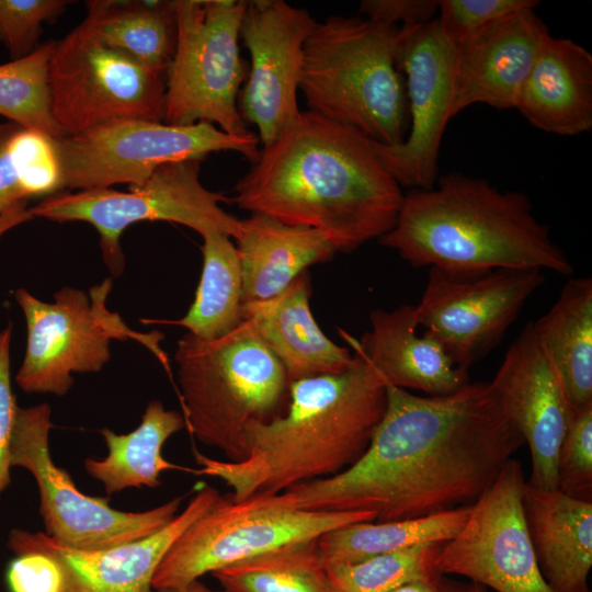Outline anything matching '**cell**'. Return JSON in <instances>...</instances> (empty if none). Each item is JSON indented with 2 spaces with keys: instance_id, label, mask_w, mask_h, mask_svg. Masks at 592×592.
I'll return each instance as SVG.
<instances>
[{
  "instance_id": "2e32d148",
  "label": "cell",
  "mask_w": 592,
  "mask_h": 592,
  "mask_svg": "<svg viewBox=\"0 0 592 592\" xmlns=\"http://www.w3.org/2000/svg\"><path fill=\"white\" fill-rule=\"evenodd\" d=\"M397 65L406 76L410 132L399 145H373L401 187L428 190L439 179L442 138L453 117L454 46L436 19L400 27Z\"/></svg>"
},
{
  "instance_id": "d4e9b609",
  "label": "cell",
  "mask_w": 592,
  "mask_h": 592,
  "mask_svg": "<svg viewBox=\"0 0 592 592\" xmlns=\"http://www.w3.org/2000/svg\"><path fill=\"white\" fill-rule=\"evenodd\" d=\"M237 241L242 305L281 294L303 272L337 252L318 230L251 213L241 220Z\"/></svg>"
},
{
  "instance_id": "ba28073f",
  "label": "cell",
  "mask_w": 592,
  "mask_h": 592,
  "mask_svg": "<svg viewBox=\"0 0 592 592\" xmlns=\"http://www.w3.org/2000/svg\"><path fill=\"white\" fill-rule=\"evenodd\" d=\"M200 160H182L160 166L139 186L128 192L112 187L56 193L29 209L31 216L49 220L86 221L100 236L103 262L113 276L125 269L121 237L130 225L163 220L184 225L202 237L224 234L236 239L241 220L220 203L227 197L207 190L200 180Z\"/></svg>"
},
{
  "instance_id": "f1b7e54d",
  "label": "cell",
  "mask_w": 592,
  "mask_h": 592,
  "mask_svg": "<svg viewBox=\"0 0 592 592\" xmlns=\"http://www.w3.org/2000/svg\"><path fill=\"white\" fill-rule=\"evenodd\" d=\"M470 508L418 519L360 522L325 533L317 545L326 563H355L421 544L444 543L459 532Z\"/></svg>"
},
{
  "instance_id": "5bb4252c",
  "label": "cell",
  "mask_w": 592,
  "mask_h": 592,
  "mask_svg": "<svg viewBox=\"0 0 592 592\" xmlns=\"http://www.w3.org/2000/svg\"><path fill=\"white\" fill-rule=\"evenodd\" d=\"M526 480L511 458L471 505L459 532L434 558L441 576H462L497 592H553L536 559L524 510Z\"/></svg>"
},
{
  "instance_id": "ffe728a7",
  "label": "cell",
  "mask_w": 592,
  "mask_h": 592,
  "mask_svg": "<svg viewBox=\"0 0 592 592\" xmlns=\"http://www.w3.org/2000/svg\"><path fill=\"white\" fill-rule=\"evenodd\" d=\"M549 36L535 8H525L491 21L454 46L452 115L476 103L514 109Z\"/></svg>"
},
{
  "instance_id": "44dd1931",
  "label": "cell",
  "mask_w": 592,
  "mask_h": 592,
  "mask_svg": "<svg viewBox=\"0 0 592 592\" xmlns=\"http://www.w3.org/2000/svg\"><path fill=\"white\" fill-rule=\"evenodd\" d=\"M369 323L360 340L340 333L365 355L386 385L445 396L470 382L468 369L457 366L432 335L417 333L414 305L372 310Z\"/></svg>"
},
{
  "instance_id": "7bdbcfd3",
  "label": "cell",
  "mask_w": 592,
  "mask_h": 592,
  "mask_svg": "<svg viewBox=\"0 0 592 592\" xmlns=\"http://www.w3.org/2000/svg\"><path fill=\"white\" fill-rule=\"evenodd\" d=\"M156 592H227V591L210 589L209 587H207L200 580H196L180 588L158 590Z\"/></svg>"
},
{
  "instance_id": "4316f807",
  "label": "cell",
  "mask_w": 592,
  "mask_h": 592,
  "mask_svg": "<svg viewBox=\"0 0 592 592\" xmlns=\"http://www.w3.org/2000/svg\"><path fill=\"white\" fill-rule=\"evenodd\" d=\"M183 413L170 410L159 400H150L139 425L129 433L117 434L103 428L102 434L107 454L101 459L87 458V474L100 481L111 496L128 488H156L164 470L182 469L163 457L166 442L185 428Z\"/></svg>"
},
{
  "instance_id": "f546056e",
  "label": "cell",
  "mask_w": 592,
  "mask_h": 592,
  "mask_svg": "<svg viewBox=\"0 0 592 592\" xmlns=\"http://www.w3.org/2000/svg\"><path fill=\"white\" fill-rule=\"evenodd\" d=\"M203 269L195 298L186 314L171 321L192 335L213 340L235 329L242 319V276L239 254L224 234L202 237Z\"/></svg>"
},
{
  "instance_id": "5b68a950",
  "label": "cell",
  "mask_w": 592,
  "mask_h": 592,
  "mask_svg": "<svg viewBox=\"0 0 592 592\" xmlns=\"http://www.w3.org/2000/svg\"><path fill=\"white\" fill-rule=\"evenodd\" d=\"M399 26L332 15L304 45L299 90L308 111L384 146L409 130L406 83L397 65Z\"/></svg>"
},
{
  "instance_id": "8d00e7d4",
  "label": "cell",
  "mask_w": 592,
  "mask_h": 592,
  "mask_svg": "<svg viewBox=\"0 0 592 592\" xmlns=\"http://www.w3.org/2000/svg\"><path fill=\"white\" fill-rule=\"evenodd\" d=\"M538 4L535 0H439L436 20L444 36L456 46L491 21Z\"/></svg>"
},
{
  "instance_id": "d6986e66",
  "label": "cell",
  "mask_w": 592,
  "mask_h": 592,
  "mask_svg": "<svg viewBox=\"0 0 592 592\" xmlns=\"http://www.w3.org/2000/svg\"><path fill=\"white\" fill-rule=\"evenodd\" d=\"M490 385L530 447L532 470L526 483L558 490V454L572 413L531 321L511 343Z\"/></svg>"
},
{
  "instance_id": "8992f818",
  "label": "cell",
  "mask_w": 592,
  "mask_h": 592,
  "mask_svg": "<svg viewBox=\"0 0 592 592\" xmlns=\"http://www.w3.org/2000/svg\"><path fill=\"white\" fill-rule=\"evenodd\" d=\"M174 360L186 426L226 460H242L253 430L288 407L285 371L248 320L213 340L185 333Z\"/></svg>"
},
{
  "instance_id": "836d02e7",
  "label": "cell",
  "mask_w": 592,
  "mask_h": 592,
  "mask_svg": "<svg viewBox=\"0 0 592 592\" xmlns=\"http://www.w3.org/2000/svg\"><path fill=\"white\" fill-rule=\"evenodd\" d=\"M441 544H421L355 563L326 567L335 592H390L403 583L439 576L434 558Z\"/></svg>"
},
{
  "instance_id": "52a82bcc",
  "label": "cell",
  "mask_w": 592,
  "mask_h": 592,
  "mask_svg": "<svg viewBox=\"0 0 592 592\" xmlns=\"http://www.w3.org/2000/svg\"><path fill=\"white\" fill-rule=\"evenodd\" d=\"M368 511H311L283 496L254 494L241 501L221 496L172 544L152 580L155 591L180 588L230 565L360 522Z\"/></svg>"
},
{
  "instance_id": "d6a6232c",
  "label": "cell",
  "mask_w": 592,
  "mask_h": 592,
  "mask_svg": "<svg viewBox=\"0 0 592 592\" xmlns=\"http://www.w3.org/2000/svg\"><path fill=\"white\" fill-rule=\"evenodd\" d=\"M55 45L47 42L23 58L0 65V115L59 139L65 135L53 117L47 84Z\"/></svg>"
},
{
  "instance_id": "9c48e42d",
  "label": "cell",
  "mask_w": 592,
  "mask_h": 592,
  "mask_svg": "<svg viewBox=\"0 0 592 592\" xmlns=\"http://www.w3.org/2000/svg\"><path fill=\"white\" fill-rule=\"evenodd\" d=\"M244 0H177V46L167 71L163 123L207 122L247 136L237 99L248 68L239 39Z\"/></svg>"
},
{
  "instance_id": "7c38bea8",
  "label": "cell",
  "mask_w": 592,
  "mask_h": 592,
  "mask_svg": "<svg viewBox=\"0 0 592 592\" xmlns=\"http://www.w3.org/2000/svg\"><path fill=\"white\" fill-rule=\"evenodd\" d=\"M259 137L229 135L207 122L171 125L140 118L106 122L73 136L54 139L62 190L139 186L162 164L202 161L212 152L236 151L253 163Z\"/></svg>"
},
{
  "instance_id": "4dcf8cb0",
  "label": "cell",
  "mask_w": 592,
  "mask_h": 592,
  "mask_svg": "<svg viewBox=\"0 0 592 592\" xmlns=\"http://www.w3.org/2000/svg\"><path fill=\"white\" fill-rule=\"evenodd\" d=\"M61 190L54 139L13 122L0 124V217Z\"/></svg>"
},
{
  "instance_id": "7402d4cb",
  "label": "cell",
  "mask_w": 592,
  "mask_h": 592,
  "mask_svg": "<svg viewBox=\"0 0 592 592\" xmlns=\"http://www.w3.org/2000/svg\"><path fill=\"white\" fill-rule=\"evenodd\" d=\"M310 293V275L305 271L277 296L242 305V319L281 363L289 384L340 373L353 362V354L318 326L309 306Z\"/></svg>"
},
{
  "instance_id": "83f0119b",
  "label": "cell",
  "mask_w": 592,
  "mask_h": 592,
  "mask_svg": "<svg viewBox=\"0 0 592 592\" xmlns=\"http://www.w3.org/2000/svg\"><path fill=\"white\" fill-rule=\"evenodd\" d=\"M100 37L141 64L168 71L177 46L174 1L88 2Z\"/></svg>"
},
{
  "instance_id": "ab89813d",
  "label": "cell",
  "mask_w": 592,
  "mask_h": 592,
  "mask_svg": "<svg viewBox=\"0 0 592 592\" xmlns=\"http://www.w3.org/2000/svg\"><path fill=\"white\" fill-rule=\"evenodd\" d=\"M437 11V0H363L360 4L366 19L399 27L425 24Z\"/></svg>"
},
{
  "instance_id": "7a4b0ae2",
  "label": "cell",
  "mask_w": 592,
  "mask_h": 592,
  "mask_svg": "<svg viewBox=\"0 0 592 592\" xmlns=\"http://www.w3.org/2000/svg\"><path fill=\"white\" fill-rule=\"evenodd\" d=\"M403 197L373 140L307 110L262 147L231 202L316 229L337 252L351 253L394 228Z\"/></svg>"
},
{
  "instance_id": "277c9868",
  "label": "cell",
  "mask_w": 592,
  "mask_h": 592,
  "mask_svg": "<svg viewBox=\"0 0 592 592\" xmlns=\"http://www.w3.org/2000/svg\"><path fill=\"white\" fill-rule=\"evenodd\" d=\"M378 241L414 267L456 275L498 269L573 273L525 193L456 172L405 194L396 225Z\"/></svg>"
},
{
  "instance_id": "ac0fdd59",
  "label": "cell",
  "mask_w": 592,
  "mask_h": 592,
  "mask_svg": "<svg viewBox=\"0 0 592 592\" xmlns=\"http://www.w3.org/2000/svg\"><path fill=\"white\" fill-rule=\"evenodd\" d=\"M220 497L216 488L198 486L186 506L159 531L106 549L78 550L22 528L10 531L7 547L13 554L39 551L55 560L61 572L60 592H156L153 576L169 548Z\"/></svg>"
},
{
  "instance_id": "30bf717a",
  "label": "cell",
  "mask_w": 592,
  "mask_h": 592,
  "mask_svg": "<svg viewBox=\"0 0 592 592\" xmlns=\"http://www.w3.org/2000/svg\"><path fill=\"white\" fill-rule=\"evenodd\" d=\"M112 281L90 289L64 286L47 303L19 287L14 298L26 322V350L15 383L26 394L65 396L73 386V373H98L111 358V341L136 339L147 345L168 368L159 348L161 335L136 333L111 312L105 300Z\"/></svg>"
},
{
  "instance_id": "74e56055",
  "label": "cell",
  "mask_w": 592,
  "mask_h": 592,
  "mask_svg": "<svg viewBox=\"0 0 592 592\" xmlns=\"http://www.w3.org/2000/svg\"><path fill=\"white\" fill-rule=\"evenodd\" d=\"M5 583L10 592H60L61 572L46 554L22 551L9 562Z\"/></svg>"
},
{
  "instance_id": "6da1fadb",
  "label": "cell",
  "mask_w": 592,
  "mask_h": 592,
  "mask_svg": "<svg viewBox=\"0 0 592 592\" xmlns=\"http://www.w3.org/2000/svg\"><path fill=\"white\" fill-rule=\"evenodd\" d=\"M523 445L490 383L445 396L387 385L385 413L363 456L282 493L303 510L368 511L375 522L424 517L473 505Z\"/></svg>"
},
{
  "instance_id": "484cf974",
  "label": "cell",
  "mask_w": 592,
  "mask_h": 592,
  "mask_svg": "<svg viewBox=\"0 0 592 592\" xmlns=\"http://www.w3.org/2000/svg\"><path fill=\"white\" fill-rule=\"evenodd\" d=\"M531 322L573 417L592 405V278L569 277L551 308Z\"/></svg>"
},
{
  "instance_id": "1f68e13d",
  "label": "cell",
  "mask_w": 592,
  "mask_h": 592,
  "mask_svg": "<svg viewBox=\"0 0 592 592\" xmlns=\"http://www.w3.org/2000/svg\"><path fill=\"white\" fill-rule=\"evenodd\" d=\"M212 574L227 592H335L317 539L286 545Z\"/></svg>"
},
{
  "instance_id": "8fae6325",
  "label": "cell",
  "mask_w": 592,
  "mask_h": 592,
  "mask_svg": "<svg viewBox=\"0 0 592 592\" xmlns=\"http://www.w3.org/2000/svg\"><path fill=\"white\" fill-rule=\"evenodd\" d=\"M47 84L65 136L121 118L163 122L167 72L106 44L89 15L56 42Z\"/></svg>"
},
{
  "instance_id": "cb8c5ba5",
  "label": "cell",
  "mask_w": 592,
  "mask_h": 592,
  "mask_svg": "<svg viewBox=\"0 0 592 592\" xmlns=\"http://www.w3.org/2000/svg\"><path fill=\"white\" fill-rule=\"evenodd\" d=\"M523 510L539 570L553 592H590L592 501L525 483Z\"/></svg>"
},
{
  "instance_id": "e575fe53",
  "label": "cell",
  "mask_w": 592,
  "mask_h": 592,
  "mask_svg": "<svg viewBox=\"0 0 592 592\" xmlns=\"http://www.w3.org/2000/svg\"><path fill=\"white\" fill-rule=\"evenodd\" d=\"M69 3L65 0H0V42L12 60L34 52L42 25L56 21Z\"/></svg>"
},
{
  "instance_id": "d590c367",
  "label": "cell",
  "mask_w": 592,
  "mask_h": 592,
  "mask_svg": "<svg viewBox=\"0 0 592 592\" xmlns=\"http://www.w3.org/2000/svg\"><path fill=\"white\" fill-rule=\"evenodd\" d=\"M557 489L592 501V405L571 419L558 454Z\"/></svg>"
},
{
  "instance_id": "4fadbf2b",
  "label": "cell",
  "mask_w": 592,
  "mask_h": 592,
  "mask_svg": "<svg viewBox=\"0 0 592 592\" xmlns=\"http://www.w3.org/2000/svg\"><path fill=\"white\" fill-rule=\"evenodd\" d=\"M52 428L48 403L18 407L10 445L11 467L26 469L35 480L46 535L73 549L101 550L151 535L179 513L183 497L146 511L126 512L113 508L106 498L83 493L53 460Z\"/></svg>"
},
{
  "instance_id": "9a60e30c",
  "label": "cell",
  "mask_w": 592,
  "mask_h": 592,
  "mask_svg": "<svg viewBox=\"0 0 592 592\" xmlns=\"http://www.w3.org/2000/svg\"><path fill=\"white\" fill-rule=\"evenodd\" d=\"M544 282L539 270L456 275L430 267L421 299L414 305L418 326L457 366L469 369L501 342Z\"/></svg>"
},
{
  "instance_id": "f35d334b",
  "label": "cell",
  "mask_w": 592,
  "mask_h": 592,
  "mask_svg": "<svg viewBox=\"0 0 592 592\" xmlns=\"http://www.w3.org/2000/svg\"><path fill=\"white\" fill-rule=\"evenodd\" d=\"M12 325L0 330V499L11 483L10 445L18 405L11 387Z\"/></svg>"
},
{
  "instance_id": "e0dca14e",
  "label": "cell",
  "mask_w": 592,
  "mask_h": 592,
  "mask_svg": "<svg viewBox=\"0 0 592 592\" xmlns=\"http://www.w3.org/2000/svg\"><path fill=\"white\" fill-rule=\"evenodd\" d=\"M310 13L283 0H250L240 38L251 65L239 92V112L258 129L262 147L299 116L297 92L304 45L316 25Z\"/></svg>"
},
{
  "instance_id": "3957f363",
  "label": "cell",
  "mask_w": 592,
  "mask_h": 592,
  "mask_svg": "<svg viewBox=\"0 0 592 592\" xmlns=\"http://www.w3.org/2000/svg\"><path fill=\"white\" fill-rule=\"evenodd\" d=\"M344 371L289 384L285 413L257 426L248 455L239 462L195 452L191 473L221 480L241 501L276 494L316 479L335 476L366 452L387 405V385L354 345Z\"/></svg>"
},
{
  "instance_id": "60d3db41",
  "label": "cell",
  "mask_w": 592,
  "mask_h": 592,
  "mask_svg": "<svg viewBox=\"0 0 592 592\" xmlns=\"http://www.w3.org/2000/svg\"><path fill=\"white\" fill-rule=\"evenodd\" d=\"M441 574L431 579H420L403 583L390 592H441L440 591Z\"/></svg>"
},
{
  "instance_id": "b9f144b4",
  "label": "cell",
  "mask_w": 592,
  "mask_h": 592,
  "mask_svg": "<svg viewBox=\"0 0 592 592\" xmlns=\"http://www.w3.org/2000/svg\"><path fill=\"white\" fill-rule=\"evenodd\" d=\"M440 591L441 592H488L486 587L476 582H459L454 581L445 576L440 577Z\"/></svg>"
},
{
  "instance_id": "603a6c76",
  "label": "cell",
  "mask_w": 592,
  "mask_h": 592,
  "mask_svg": "<svg viewBox=\"0 0 592 592\" xmlns=\"http://www.w3.org/2000/svg\"><path fill=\"white\" fill-rule=\"evenodd\" d=\"M533 126L559 136L592 128V55L569 38L549 36L519 92L515 106Z\"/></svg>"
}]
</instances>
